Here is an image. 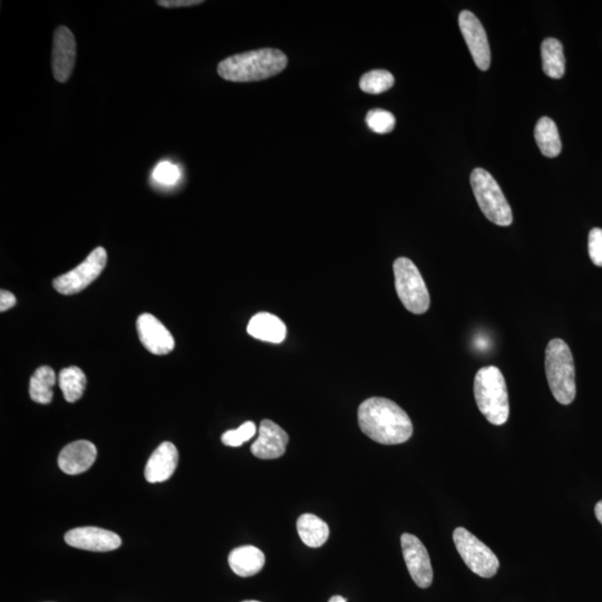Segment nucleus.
Masks as SVG:
<instances>
[{"label":"nucleus","instance_id":"12","mask_svg":"<svg viewBox=\"0 0 602 602\" xmlns=\"http://www.w3.org/2000/svg\"><path fill=\"white\" fill-rule=\"evenodd\" d=\"M136 329L142 345L153 355H167L174 351V336L156 316L142 313L137 318Z\"/></svg>","mask_w":602,"mask_h":602},{"label":"nucleus","instance_id":"9","mask_svg":"<svg viewBox=\"0 0 602 602\" xmlns=\"http://www.w3.org/2000/svg\"><path fill=\"white\" fill-rule=\"evenodd\" d=\"M401 543L411 579L419 588H428L433 582V568L427 548L418 537L410 533L402 535Z\"/></svg>","mask_w":602,"mask_h":602},{"label":"nucleus","instance_id":"3","mask_svg":"<svg viewBox=\"0 0 602 602\" xmlns=\"http://www.w3.org/2000/svg\"><path fill=\"white\" fill-rule=\"evenodd\" d=\"M475 397L484 418L493 425H503L510 415L506 379L495 366H486L477 371L475 378Z\"/></svg>","mask_w":602,"mask_h":602},{"label":"nucleus","instance_id":"4","mask_svg":"<svg viewBox=\"0 0 602 602\" xmlns=\"http://www.w3.org/2000/svg\"><path fill=\"white\" fill-rule=\"evenodd\" d=\"M546 374L552 395L562 405H569L577 394L573 354L565 340L556 338L546 349Z\"/></svg>","mask_w":602,"mask_h":602},{"label":"nucleus","instance_id":"28","mask_svg":"<svg viewBox=\"0 0 602 602\" xmlns=\"http://www.w3.org/2000/svg\"><path fill=\"white\" fill-rule=\"evenodd\" d=\"M588 249L592 263L602 267V229L593 228L589 233Z\"/></svg>","mask_w":602,"mask_h":602},{"label":"nucleus","instance_id":"29","mask_svg":"<svg viewBox=\"0 0 602 602\" xmlns=\"http://www.w3.org/2000/svg\"><path fill=\"white\" fill-rule=\"evenodd\" d=\"M202 0H159L157 5L166 8H183L201 5Z\"/></svg>","mask_w":602,"mask_h":602},{"label":"nucleus","instance_id":"30","mask_svg":"<svg viewBox=\"0 0 602 602\" xmlns=\"http://www.w3.org/2000/svg\"><path fill=\"white\" fill-rule=\"evenodd\" d=\"M16 305V297L12 292L2 290L0 292V312H7L8 309L14 307Z\"/></svg>","mask_w":602,"mask_h":602},{"label":"nucleus","instance_id":"17","mask_svg":"<svg viewBox=\"0 0 602 602\" xmlns=\"http://www.w3.org/2000/svg\"><path fill=\"white\" fill-rule=\"evenodd\" d=\"M247 331L256 339L273 344L282 343L287 335L286 325L281 318L269 313H259L252 317Z\"/></svg>","mask_w":602,"mask_h":602},{"label":"nucleus","instance_id":"24","mask_svg":"<svg viewBox=\"0 0 602 602\" xmlns=\"http://www.w3.org/2000/svg\"><path fill=\"white\" fill-rule=\"evenodd\" d=\"M395 83V79L391 73L385 69H374L362 75L360 82V87L367 94H382L384 92L391 90Z\"/></svg>","mask_w":602,"mask_h":602},{"label":"nucleus","instance_id":"20","mask_svg":"<svg viewBox=\"0 0 602 602\" xmlns=\"http://www.w3.org/2000/svg\"><path fill=\"white\" fill-rule=\"evenodd\" d=\"M534 137L544 157L559 156L562 143L555 121L546 117L540 118L534 128Z\"/></svg>","mask_w":602,"mask_h":602},{"label":"nucleus","instance_id":"23","mask_svg":"<svg viewBox=\"0 0 602 602\" xmlns=\"http://www.w3.org/2000/svg\"><path fill=\"white\" fill-rule=\"evenodd\" d=\"M59 384L63 392L65 401L75 403L83 396L86 387V376L77 366H70L61 370Z\"/></svg>","mask_w":602,"mask_h":602},{"label":"nucleus","instance_id":"15","mask_svg":"<svg viewBox=\"0 0 602 602\" xmlns=\"http://www.w3.org/2000/svg\"><path fill=\"white\" fill-rule=\"evenodd\" d=\"M97 457L96 446L90 441L70 443L61 450L59 467L69 476H77L90 470Z\"/></svg>","mask_w":602,"mask_h":602},{"label":"nucleus","instance_id":"16","mask_svg":"<svg viewBox=\"0 0 602 602\" xmlns=\"http://www.w3.org/2000/svg\"><path fill=\"white\" fill-rule=\"evenodd\" d=\"M179 452L171 442L162 443L146 463L144 476L150 484H159L170 479L178 467Z\"/></svg>","mask_w":602,"mask_h":602},{"label":"nucleus","instance_id":"14","mask_svg":"<svg viewBox=\"0 0 602 602\" xmlns=\"http://www.w3.org/2000/svg\"><path fill=\"white\" fill-rule=\"evenodd\" d=\"M289 436L282 427L270 419L260 423L259 436L251 445L252 454L261 460H274L285 454Z\"/></svg>","mask_w":602,"mask_h":602},{"label":"nucleus","instance_id":"31","mask_svg":"<svg viewBox=\"0 0 602 602\" xmlns=\"http://www.w3.org/2000/svg\"><path fill=\"white\" fill-rule=\"evenodd\" d=\"M595 513L597 520L602 525V500L596 504Z\"/></svg>","mask_w":602,"mask_h":602},{"label":"nucleus","instance_id":"6","mask_svg":"<svg viewBox=\"0 0 602 602\" xmlns=\"http://www.w3.org/2000/svg\"><path fill=\"white\" fill-rule=\"evenodd\" d=\"M393 269L398 298L407 311L416 315L427 313L431 298L422 274L413 261L402 256L395 260Z\"/></svg>","mask_w":602,"mask_h":602},{"label":"nucleus","instance_id":"13","mask_svg":"<svg viewBox=\"0 0 602 602\" xmlns=\"http://www.w3.org/2000/svg\"><path fill=\"white\" fill-rule=\"evenodd\" d=\"M64 539L70 547L94 552L113 551L122 546V539L117 533L95 526L70 530Z\"/></svg>","mask_w":602,"mask_h":602},{"label":"nucleus","instance_id":"7","mask_svg":"<svg viewBox=\"0 0 602 602\" xmlns=\"http://www.w3.org/2000/svg\"><path fill=\"white\" fill-rule=\"evenodd\" d=\"M453 540L460 556L472 573L482 578H492L497 574L500 568L498 557L470 531L455 529Z\"/></svg>","mask_w":602,"mask_h":602},{"label":"nucleus","instance_id":"22","mask_svg":"<svg viewBox=\"0 0 602 602\" xmlns=\"http://www.w3.org/2000/svg\"><path fill=\"white\" fill-rule=\"evenodd\" d=\"M542 69L547 77L559 79L565 75L564 46L556 38H547L541 45Z\"/></svg>","mask_w":602,"mask_h":602},{"label":"nucleus","instance_id":"19","mask_svg":"<svg viewBox=\"0 0 602 602\" xmlns=\"http://www.w3.org/2000/svg\"><path fill=\"white\" fill-rule=\"evenodd\" d=\"M299 537L306 546L320 548L324 546L329 538V526L324 520L313 515H303L297 521Z\"/></svg>","mask_w":602,"mask_h":602},{"label":"nucleus","instance_id":"18","mask_svg":"<svg viewBox=\"0 0 602 602\" xmlns=\"http://www.w3.org/2000/svg\"><path fill=\"white\" fill-rule=\"evenodd\" d=\"M230 568L239 577H252L259 574L265 565V557L260 549L254 546H243L230 552Z\"/></svg>","mask_w":602,"mask_h":602},{"label":"nucleus","instance_id":"26","mask_svg":"<svg viewBox=\"0 0 602 602\" xmlns=\"http://www.w3.org/2000/svg\"><path fill=\"white\" fill-rule=\"evenodd\" d=\"M256 432V424L254 422H246L237 429H232V431L224 433L221 441L227 446H241L243 443L251 440V438L255 436Z\"/></svg>","mask_w":602,"mask_h":602},{"label":"nucleus","instance_id":"32","mask_svg":"<svg viewBox=\"0 0 602 602\" xmlns=\"http://www.w3.org/2000/svg\"><path fill=\"white\" fill-rule=\"evenodd\" d=\"M329 602H347V600L342 596H334L330 598Z\"/></svg>","mask_w":602,"mask_h":602},{"label":"nucleus","instance_id":"8","mask_svg":"<svg viewBox=\"0 0 602 602\" xmlns=\"http://www.w3.org/2000/svg\"><path fill=\"white\" fill-rule=\"evenodd\" d=\"M106 264H108V252L103 247L96 248L77 268L54 279L53 286L61 295L78 294L99 278Z\"/></svg>","mask_w":602,"mask_h":602},{"label":"nucleus","instance_id":"27","mask_svg":"<svg viewBox=\"0 0 602 602\" xmlns=\"http://www.w3.org/2000/svg\"><path fill=\"white\" fill-rule=\"evenodd\" d=\"M153 178L162 184H174L180 178V170L178 167L170 162H162L153 172Z\"/></svg>","mask_w":602,"mask_h":602},{"label":"nucleus","instance_id":"21","mask_svg":"<svg viewBox=\"0 0 602 602\" xmlns=\"http://www.w3.org/2000/svg\"><path fill=\"white\" fill-rule=\"evenodd\" d=\"M56 383L54 370L50 366H42L35 371L29 382V396L38 404L47 405L53 400V387Z\"/></svg>","mask_w":602,"mask_h":602},{"label":"nucleus","instance_id":"10","mask_svg":"<svg viewBox=\"0 0 602 602\" xmlns=\"http://www.w3.org/2000/svg\"><path fill=\"white\" fill-rule=\"evenodd\" d=\"M459 25L477 68L481 70H488L491 65V51L488 35H486L484 25L473 12L468 11H463L460 14Z\"/></svg>","mask_w":602,"mask_h":602},{"label":"nucleus","instance_id":"25","mask_svg":"<svg viewBox=\"0 0 602 602\" xmlns=\"http://www.w3.org/2000/svg\"><path fill=\"white\" fill-rule=\"evenodd\" d=\"M366 123L371 131L378 134H386L395 127L396 118L388 110L376 109L367 113Z\"/></svg>","mask_w":602,"mask_h":602},{"label":"nucleus","instance_id":"33","mask_svg":"<svg viewBox=\"0 0 602 602\" xmlns=\"http://www.w3.org/2000/svg\"><path fill=\"white\" fill-rule=\"evenodd\" d=\"M242 602H260V601H256V600H247V601H242Z\"/></svg>","mask_w":602,"mask_h":602},{"label":"nucleus","instance_id":"2","mask_svg":"<svg viewBox=\"0 0 602 602\" xmlns=\"http://www.w3.org/2000/svg\"><path fill=\"white\" fill-rule=\"evenodd\" d=\"M287 64L285 53L261 48L227 57L219 64L218 74L229 82H258L281 73Z\"/></svg>","mask_w":602,"mask_h":602},{"label":"nucleus","instance_id":"5","mask_svg":"<svg viewBox=\"0 0 602 602\" xmlns=\"http://www.w3.org/2000/svg\"><path fill=\"white\" fill-rule=\"evenodd\" d=\"M471 187L477 205L491 223L500 227H508L512 224L511 207L492 175L481 167H476L471 175Z\"/></svg>","mask_w":602,"mask_h":602},{"label":"nucleus","instance_id":"11","mask_svg":"<svg viewBox=\"0 0 602 602\" xmlns=\"http://www.w3.org/2000/svg\"><path fill=\"white\" fill-rule=\"evenodd\" d=\"M77 41L70 29L66 26H60L53 39L52 69L54 78L59 83H66L77 63Z\"/></svg>","mask_w":602,"mask_h":602},{"label":"nucleus","instance_id":"1","mask_svg":"<svg viewBox=\"0 0 602 602\" xmlns=\"http://www.w3.org/2000/svg\"><path fill=\"white\" fill-rule=\"evenodd\" d=\"M358 424L362 432L384 445L402 444L413 435V423L406 411L395 402L371 397L358 409Z\"/></svg>","mask_w":602,"mask_h":602}]
</instances>
